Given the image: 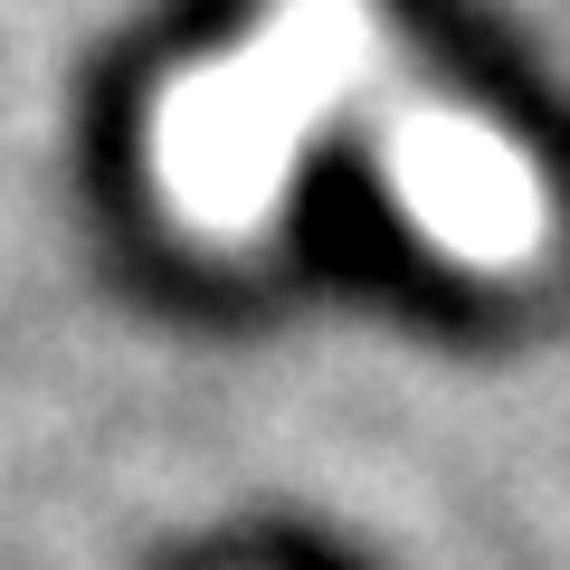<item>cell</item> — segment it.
Instances as JSON below:
<instances>
[{
    "mask_svg": "<svg viewBox=\"0 0 570 570\" xmlns=\"http://www.w3.org/2000/svg\"><path fill=\"white\" fill-rule=\"evenodd\" d=\"M371 163H381L390 200L448 247V257L494 266V276H513V266L542 257V238H551L542 171H532V153L513 134L475 124L466 105L400 96L381 115V134H371Z\"/></svg>",
    "mask_w": 570,
    "mask_h": 570,
    "instance_id": "obj_1",
    "label": "cell"
}]
</instances>
